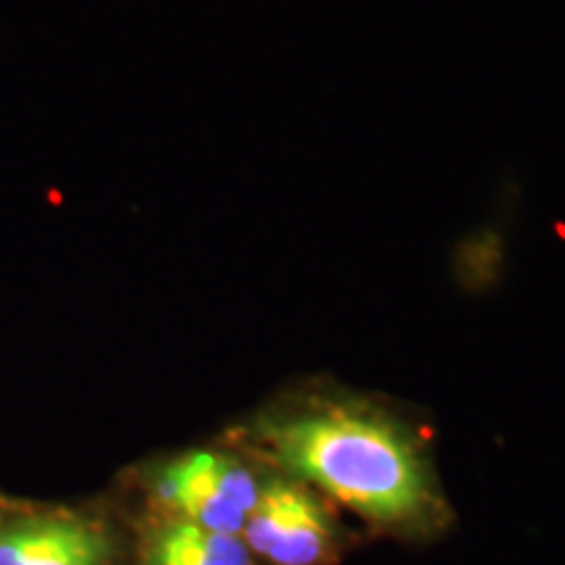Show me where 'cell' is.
Instances as JSON below:
<instances>
[{
	"label": "cell",
	"instance_id": "5b68a950",
	"mask_svg": "<svg viewBox=\"0 0 565 565\" xmlns=\"http://www.w3.org/2000/svg\"><path fill=\"white\" fill-rule=\"evenodd\" d=\"M147 565H254V555L242 536L175 519L150 540Z\"/></svg>",
	"mask_w": 565,
	"mask_h": 565
},
{
	"label": "cell",
	"instance_id": "6da1fadb",
	"mask_svg": "<svg viewBox=\"0 0 565 565\" xmlns=\"http://www.w3.org/2000/svg\"><path fill=\"white\" fill-rule=\"evenodd\" d=\"M282 477L383 526L419 524L437 505L422 440L383 408L315 395L273 408L254 427Z\"/></svg>",
	"mask_w": 565,
	"mask_h": 565
},
{
	"label": "cell",
	"instance_id": "277c9868",
	"mask_svg": "<svg viewBox=\"0 0 565 565\" xmlns=\"http://www.w3.org/2000/svg\"><path fill=\"white\" fill-rule=\"evenodd\" d=\"M0 565H108V540L82 519H42L0 534Z\"/></svg>",
	"mask_w": 565,
	"mask_h": 565
},
{
	"label": "cell",
	"instance_id": "3957f363",
	"mask_svg": "<svg viewBox=\"0 0 565 565\" xmlns=\"http://www.w3.org/2000/svg\"><path fill=\"white\" fill-rule=\"evenodd\" d=\"M252 555L273 565H320L333 550V524L309 487L288 477L263 479L242 532Z\"/></svg>",
	"mask_w": 565,
	"mask_h": 565
},
{
	"label": "cell",
	"instance_id": "7a4b0ae2",
	"mask_svg": "<svg viewBox=\"0 0 565 565\" xmlns=\"http://www.w3.org/2000/svg\"><path fill=\"white\" fill-rule=\"evenodd\" d=\"M259 490L263 479L217 450H192L168 463L158 477L160 500L171 505L179 519L236 536H242Z\"/></svg>",
	"mask_w": 565,
	"mask_h": 565
}]
</instances>
